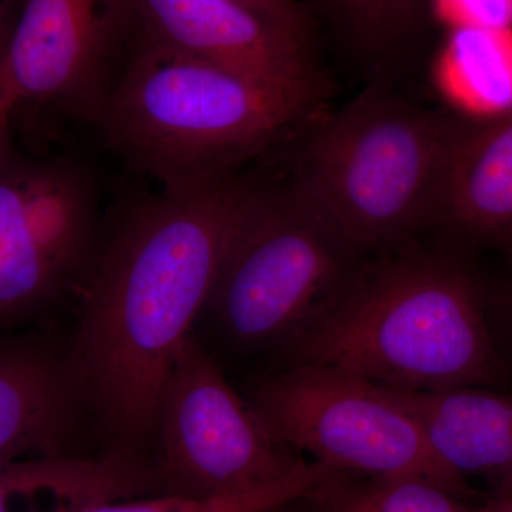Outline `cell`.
I'll return each mask as SVG.
<instances>
[{
	"instance_id": "52a82bcc",
	"label": "cell",
	"mask_w": 512,
	"mask_h": 512,
	"mask_svg": "<svg viewBox=\"0 0 512 512\" xmlns=\"http://www.w3.org/2000/svg\"><path fill=\"white\" fill-rule=\"evenodd\" d=\"M103 221L86 161L13 151L0 163V333L29 328L76 299Z\"/></svg>"
},
{
	"instance_id": "3957f363",
	"label": "cell",
	"mask_w": 512,
	"mask_h": 512,
	"mask_svg": "<svg viewBox=\"0 0 512 512\" xmlns=\"http://www.w3.org/2000/svg\"><path fill=\"white\" fill-rule=\"evenodd\" d=\"M318 107L165 45L143 28L96 121L104 146L161 188L239 167L311 123Z\"/></svg>"
},
{
	"instance_id": "9a60e30c",
	"label": "cell",
	"mask_w": 512,
	"mask_h": 512,
	"mask_svg": "<svg viewBox=\"0 0 512 512\" xmlns=\"http://www.w3.org/2000/svg\"><path fill=\"white\" fill-rule=\"evenodd\" d=\"M441 73L448 92L473 119L508 113L512 110V26L454 29Z\"/></svg>"
},
{
	"instance_id": "2e32d148",
	"label": "cell",
	"mask_w": 512,
	"mask_h": 512,
	"mask_svg": "<svg viewBox=\"0 0 512 512\" xmlns=\"http://www.w3.org/2000/svg\"><path fill=\"white\" fill-rule=\"evenodd\" d=\"M299 512H474L437 485L336 474L296 500Z\"/></svg>"
},
{
	"instance_id": "5bb4252c",
	"label": "cell",
	"mask_w": 512,
	"mask_h": 512,
	"mask_svg": "<svg viewBox=\"0 0 512 512\" xmlns=\"http://www.w3.org/2000/svg\"><path fill=\"white\" fill-rule=\"evenodd\" d=\"M436 222L477 241L512 237V110L461 121Z\"/></svg>"
},
{
	"instance_id": "30bf717a",
	"label": "cell",
	"mask_w": 512,
	"mask_h": 512,
	"mask_svg": "<svg viewBox=\"0 0 512 512\" xmlns=\"http://www.w3.org/2000/svg\"><path fill=\"white\" fill-rule=\"evenodd\" d=\"M141 28L165 45L318 107L322 83L309 40L222 0H136Z\"/></svg>"
},
{
	"instance_id": "4fadbf2b",
	"label": "cell",
	"mask_w": 512,
	"mask_h": 512,
	"mask_svg": "<svg viewBox=\"0 0 512 512\" xmlns=\"http://www.w3.org/2000/svg\"><path fill=\"white\" fill-rule=\"evenodd\" d=\"M160 493L150 460L111 451L0 464V512H79L106 501Z\"/></svg>"
},
{
	"instance_id": "7a4b0ae2",
	"label": "cell",
	"mask_w": 512,
	"mask_h": 512,
	"mask_svg": "<svg viewBox=\"0 0 512 512\" xmlns=\"http://www.w3.org/2000/svg\"><path fill=\"white\" fill-rule=\"evenodd\" d=\"M279 353L289 365L335 367L389 389L483 387L501 377L476 279L421 252L362 266L338 305Z\"/></svg>"
},
{
	"instance_id": "7402d4cb",
	"label": "cell",
	"mask_w": 512,
	"mask_h": 512,
	"mask_svg": "<svg viewBox=\"0 0 512 512\" xmlns=\"http://www.w3.org/2000/svg\"><path fill=\"white\" fill-rule=\"evenodd\" d=\"M23 0H0V64L8 50L10 37L19 19Z\"/></svg>"
},
{
	"instance_id": "cb8c5ba5",
	"label": "cell",
	"mask_w": 512,
	"mask_h": 512,
	"mask_svg": "<svg viewBox=\"0 0 512 512\" xmlns=\"http://www.w3.org/2000/svg\"><path fill=\"white\" fill-rule=\"evenodd\" d=\"M293 503H295V501H293ZM293 503L276 505V507L268 508V510L261 512H299L298 508H296Z\"/></svg>"
},
{
	"instance_id": "9c48e42d",
	"label": "cell",
	"mask_w": 512,
	"mask_h": 512,
	"mask_svg": "<svg viewBox=\"0 0 512 512\" xmlns=\"http://www.w3.org/2000/svg\"><path fill=\"white\" fill-rule=\"evenodd\" d=\"M138 29L136 0H23L0 86L16 113L43 107L94 128Z\"/></svg>"
},
{
	"instance_id": "8992f818",
	"label": "cell",
	"mask_w": 512,
	"mask_h": 512,
	"mask_svg": "<svg viewBox=\"0 0 512 512\" xmlns=\"http://www.w3.org/2000/svg\"><path fill=\"white\" fill-rule=\"evenodd\" d=\"M247 400L269 433L306 460L352 476L424 481L464 503L476 495L437 460L416 420L365 379L289 365L259 380Z\"/></svg>"
},
{
	"instance_id": "7c38bea8",
	"label": "cell",
	"mask_w": 512,
	"mask_h": 512,
	"mask_svg": "<svg viewBox=\"0 0 512 512\" xmlns=\"http://www.w3.org/2000/svg\"><path fill=\"white\" fill-rule=\"evenodd\" d=\"M380 387L416 420L434 456L454 476L466 483L467 477L490 478L497 488L512 480V394L480 386Z\"/></svg>"
},
{
	"instance_id": "ac0fdd59",
	"label": "cell",
	"mask_w": 512,
	"mask_h": 512,
	"mask_svg": "<svg viewBox=\"0 0 512 512\" xmlns=\"http://www.w3.org/2000/svg\"><path fill=\"white\" fill-rule=\"evenodd\" d=\"M357 46L373 55L396 49L416 25L421 0H330Z\"/></svg>"
},
{
	"instance_id": "6da1fadb",
	"label": "cell",
	"mask_w": 512,
	"mask_h": 512,
	"mask_svg": "<svg viewBox=\"0 0 512 512\" xmlns=\"http://www.w3.org/2000/svg\"><path fill=\"white\" fill-rule=\"evenodd\" d=\"M258 185L234 173L161 188L104 218L70 340L104 451L151 460L165 380Z\"/></svg>"
},
{
	"instance_id": "e0dca14e",
	"label": "cell",
	"mask_w": 512,
	"mask_h": 512,
	"mask_svg": "<svg viewBox=\"0 0 512 512\" xmlns=\"http://www.w3.org/2000/svg\"><path fill=\"white\" fill-rule=\"evenodd\" d=\"M338 471L309 461L293 476L261 490L231 495L192 497L180 494H153L106 501L79 512H261L276 505L293 503L315 485Z\"/></svg>"
},
{
	"instance_id": "44dd1931",
	"label": "cell",
	"mask_w": 512,
	"mask_h": 512,
	"mask_svg": "<svg viewBox=\"0 0 512 512\" xmlns=\"http://www.w3.org/2000/svg\"><path fill=\"white\" fill-rule=\"evenodd\" d=\"M15 114V101L0 86V163L15 151L12 144V121Z\"/></svg>"
},
{
	"instance_id": "277c9868",
	"label": "cell",
	"mask_w": 512,
	"mask_h": 512,
	"mask_svg": "<svg viewBox=\"0 0 512 512\" xmlns=\"http://www.w3.org/2000/svg\"><path fill=\"white\" fill-rule=\"evenodd\" d=\"M461 121L366 90L306 131L289 185L356 255L399 247L437 221Z\"/></svg>"
},
{
	"instance_id": "ffe728a7",
	"label": "cell",
	"mask_w": 512,
	"mask_h": 512,
	"mask_svg": "<svg viewBox=\"0 0 512 512\" xmlns=\"http://www.w3.org/2000/svg\"><path fill=\"white\" fill-rule=\"evenodd\" d=\"M255 10L295 35L308 39L309 22L298 0H222ZM309 40V39H308Z\"/></svg>"
},
{
	"instance_id": "d6986e66",
	"label": "cell",
	"mask_w": 512,
	"mask_h": 512,
	"mask_svg": "<svg viewBox=\"0 0 512 512\" xmlns=\"http://www.w3.org/2000/svg\"><path fill=\"white\" fill-rule=\"evenodd\" d=\"M441 20L463 28H511L512 0H433Z\"/></svg>"
},
{
	"instance_id": "8fae6325",
	"label": "cell",
	"mask_w": 512,
	"mask_h": 512,
	"mask_svg": "<svg viewBox=\"0 0 512 512\" xmlns=\"http://www.w3.org/2000/svg\"><path fill=\"white\" fill-rule=\"evenodd\" d=\"M90 431L89 394L70 342L45 330L0 333V464L84 456Z\"/></svg>"
},
{
	"instance_id": "ba28073f",
	"label": "cell",
	"mask_w": 512,
	"mask_h": 512,
	"mask_svg": "<svg viewBox=\"0 0 512 512\" xmlns=\"http://www.w3.org/2000/svg\"><path fill=\"white\" fill-rule=\"evenodd\" d=\"M151 461L163 494L192 497L261 490L309 463L269 433L195 333L165 380Z\"/></svg>"
},
{
	"instance_id": "5b68a950",
	"label": "cell",
	"mask_w": 512,
	"mask_h": 512,
	"mask_svg": "<svg viewBox=\"0 0 512 512\" xmlns=\"http://www.w3.org/2000/svg\"><path fill=\"white\" fill-rule=\"evenodd\" d=\"M357 258L289 183H259L200 319L235 348L281 352L338 305Z\"/></svg>"
},
{
	"instance_id": "603a6c76",
	"label": "cell",
	"mask_w": 512,
	"mask_h": 512,
	"mask_svg": "<svg viewBox=\"0 0 512 512\" xmlns=\"http://www.w3.org/2000/svg\"><path fill=\"white\" fill-rule=\"evenodd\" d=\"M474 512H512V480L497 488L493 500L474 507Z\"/></svg>"
}]
</instances>
